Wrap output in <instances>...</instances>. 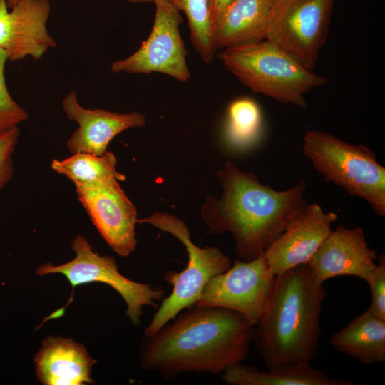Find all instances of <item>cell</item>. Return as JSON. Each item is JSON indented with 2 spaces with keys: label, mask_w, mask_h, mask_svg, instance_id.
Wrapping results in <instances>:
<instances>
[{
  "label": "cell",
  "mask_w": 385,
  "mask_h": 385,
  "mask_svg": "<svg viewBox=\"0 0 385 385\" xmlns=\"http://www.w3.org/2000/svg\"><path fill=\"white\" fill-rule=\"evenodd\" d=\"M182 312L153 335H144L139 357L145 370L163 379L188 372L219 374L247 356L255 326L243 315L200 304Z\"/></svg>",
  "instance_id": "cell-1"
},
{
  "label": "cell",
  "mask_w": 385,
  "mask_h": 385,
  "mask_svg": "<svg viewBox=\"0 0 385 385\" xmlns=\"http://www.w3.org/2000/svg\"><path fill=\"white\" fill-rule=\"evenodd\" d=\"M220 198L209 196L200 217L212 235L231 233L236 255L250 261L262 254L304 211V180L285 190L261 183L252 173L228 161L217 172Z\"/></svg>",
  "instance_id": "cell-2"
},
{
  "label": "cell",
  "mask_w": 385,
  "mask_h": 385,
  "mask_svg": "<svg viewBox=\"0 0 385 385\" xmlns=\"http://www.w3.org/2000/svg\"><path fill=\"white\" fill-rule=\"evenodd\" d=\"M327 293L307 265L275 276L267 305L255 325L256 349L267 369L311 362L321 334Z\"/></svg>",
  "instance_id": "cell-3"
},
{
  "label": "cell",
  "mask_w": 385,
  "mask_h": 385,
  "mask_svg": "<svg viewBox=\"0 0 385 385\" xmlns=\"http://www.w3.org/2000/svg\"><path fill=\"white\" fill-rule=\"evenodd\" d=\"M217 57L252 92L282 103L305 108L304 95L327 83L326 77L304 68L266 39L224 48Z\"/></svg>",
  "instance_id": "cell-4"
},
{
  "label": "cell",
  "mask_w": 385,
  "mask_h": 385,
  "mask_svg": "<svg viewBox=\"0 0 385 385\" xmlns=\"http://www.w3.org/2000/svg\"><path fill=\"white\" fill-rule=\"evenodd\" d=\"M302 151L326 181L366 200L379 216H385V168L364 145L344 142L332 134L309 130Z\"/></svg>",
  "instance_id": "cell-5"
},
{
  "label": "cell",
  "mask_w": 385,
  "mask_h": 385,
  "mask_svg": "<svg viewBox=\"0 0 385 385\" xmlns=\"http://www.w3.org/2000/svg\"><path fill=\"white\" fill-rule=\"evenodd\" d=\"M138 223H148L172 235L183 244L188 253V263L183 270L170 271L164 276L173 289L168 297L163 299L144 330V335L150 336L183 309L195 304L210 279L228 270L231 260L217 247H200L194 244L187 225L173 215L153 212L138 219Z\"/></svg>",
  "instance_id": "cell-6"
},
{
  "label": "cell",
  "mask_w": 385,
  "mask_h": 385,
  "mask_svg": "<svg viewBox=\"0 0 385 385\" xmlns=\"http://www.w3.org/2000/svg\"><path fill=\"white\" fill-rule=\"evenodd\" d=\"M71 247L76 253L72 260L60 265L43 264L36 270L37 275H64L72 288L71 297L65 306L51 314L41 325L49 319L61 317L73 301L75 287L86 283L102 282L119 293L126 304V315L135 326L140 324L143 307L155 308L157 302L165 297V292L161 287L139 283L122 275L118 272L115 259L98 255L81 235L76 237Z\"/></svg>",
  "instance_id": "cell-7"
},
{
  "label": "cell",
  "mask_w": 385,
  "mask_h": 385,
  "mask_svg": "<svg viewBox=\"0 0 385 385\" xmlns=\"http://www.w3.org/2000/svg\"><path fill=\"white\" fill-rule=\"evenodd\" d=\"M153 25L148 37L138 49L123 59L114 61L113 73L148 74L160 73L180 82L190 78L184 41L180 32L183 18L168 0H154Z\"/></svg>",
  "instance_id": "cell-8"
},
{
  "label": "cell",
  "mask_w": 385,
  "mask_h": 385,
  "mask_svg": "<svg viewBox=\"0 0 385 385\" xmlns=\"http://www.w3.org/2000/svg\"><path fill=\"white\" fill-rule=\"evenodd\" d=\"M274 278L263 253L250 261L235 260L228 270L210 279L195 304L233 310L255 326L267 305Z\"/></svg>",
  "instance_id": "cell-9"
},
{
  "label": "cell",
  "mask_w": 385,
  "mask_h": 385,
  "mask_svg": "<svg viewBox=\"0 0 385 385\" xmlns=\"http://www.w3.org/2000/svg\"><path fill=\"white\" fill-rule=\"evenodd\" d=\"M334 0H286L266 40L314 71L324 43Z\"/></svg>",
  "instance_id": "cell-10"
},
{
  "label": "cell",
  "mask_w": 385,
  "mask_h": 385,
  "mask_svg": "<svg viewBox=\"0 0 385 385\" xmlns=\"http://www.w3.org/2000/svg\"><path fill=\"white\" fill-rule=\"evenodd\" d=\"M75 188L79 202L108 246L120 257L135 251L137 210L118 180Z\"/></svg>",
  "instance_id": "cell-11"
},
{
  "label": "cell",
  "mask_w": 385,
  "mask_h": 385,
  "mask_svg": "<svg viewBox=\"0 0 385 385\" xmlns=\"http://www.w3.org/2000/svg\"><path fill=\"white\" fill-rule=\"evenodd\" d=\"M51 10L48 0H19L10 9L0 0V48L7 61L38 60L56 46L46 27Z\"/></svg>",
  "instance_id": "cell-12"
},
{
  "label": "cell",
  "mask_w": 385,
  "mask_h": 385,
  "mask_svg": "<svg viewBox=\"0 0 385 385\" xmlns=\"http://www.w3.org/2000/svg\"><path fill=\"white\" fill-rule=\"evenodd\" d=\"M361 227L338 226L332 230L307 263L314 279L322 284L338 276H354L368 282L377 265Z\"/></svg>",
  "instance_id": "cell-13"
},
{
  "label": "cell",
  "mask_w": 385,
  "mask_h": 385,
  "mask_svg": "<svg viewBox=\"0 0 385 385\" xmlns=\"http://www.w3.org/2000/svg\"><path fill=\"white\" fill-rule=\"evenodd\" d=\"M62 107L68 120L78 124L67 141L71 154L101 155L116 135L128 129L146 125L145 115L138 112L118 113L84 108L79 103L76 91H71L63 98Z\"/></svg>",
  "instance_id": "cell-14"
},
{
  "label": "cell",
  "mask_w": 385,
  "mask_h": 385,
  "mask_svg": "<svg viewBox=\"0 0 385 385\" xmlns=\"http://www.w3.org/2000/svg\"><path fill=\"white\" fill-rule=\"evenodd\" d=\"M337 219L312 203L263 252L276 276L292 267L305 265L332 231Z\"/></svg>",
  "instance_id": "cell-15"
},
{
  "label": "cell",
  "mask_w": 385,
  "mask_h": 385,
  "mask_svg": "<svg viewBox=\"0 0 385 385\" xmlns=\"http://www.w3.org/2000/svg\"><path fill=\"white\" fill-rule=\"evenodd\" d=\"M286 0H232L213 28L216 51L262 41Z\"/></svg>",
  "instance_id": "cell-16"
},
{
  "label": "cell",
  "mask_w": 385,
  "mask_h": 385,
  "mask_svg": "<svg viewBox=\"0 0 385 385\" xmlns=\"http://www.w3.org/2000/svg\"><path fill=\"white\" fill-rule=\"evenodd\" d=\"M37 378L46 385L93 383L91 374L96 360L72 339L47 337L34 359Z\"/></svg>",
  "instance_id": "cell-17"
},
{
  "label": "cell",
  "mask_w": 385,
  "mask_h": 385,
  "mask_svg": "<svg viewBox=\"0 0 385 385\" xmlns=\"http://www.w3.org/2000/svg\"><path fill=\"white\" fill-rule=\"evenodd\" d=\"M338 351L369 365L385 361V320L369 309L355 317L331 338Z\"/></svg>",
  "instance_id": "cell-18"
},
{
  "label": "cell",
  "mask_w": 385,
  "mask_h": 385,
  "mask_svg": "<svg viewBox=\"0 0 385 385\" xmlns=\"http://www.w3.org/2000/svg\"><path fill=\"white\" fill-rule=\"evenodd\" d=\"M222 380L232 385H356L348 381L329 377L310 362L282 366L267 371L243 364H234L225 369Z\"/></svg>",
  "instance_id": "cell-19"
},
{
  "label": "cell",
  "mask_w": 385,
  "mask_h": 385,
  "mask_svg": "<svg viewBox=\"0 0 385 385\" xmlns=\"http://www.w3.org/2000/svg\"><path fill=\"white\" fill-rule=\"evenodd\" d=\"M116 164L115 155L106 150L101 155L76 153L62 160L53 159L51 167L75 187H91L112 179L125 181V175L117 170Z\"/></svg>",
  "instance_id": "cell-20"
},
{
  "label": "cell",
  "mask_w": 385,
  "mask_h": 385,
  "mask_svg": "<svg viewBox=\"0 0 385 385\" xmlns=\"http://www.w3.org/2000/svg\"><path fill=\"white\" fill-rule=\"evenodd\" d=\"M187 17L192 44L202 61L210 63L217 51L214 44L207 0H168Z\"/></svg>",
  "instance_id": "cell-21"
},
{
  "label": "cell",
  "mask_w": 385,
  "mask_h": 385,
  "mask_svg": "<svg viewBox=\"0 0 385 385\" xmlns=\"http://www.w3.org/2000/svg\"><path fill=\"white\" fill-rule=\"evenodd\" d=\"M261 125V111L252 99L240 98L230 105L225 133L232 145L242 147L250 144L258 135Z\"/></svg>",
  "instance_id": "cell-22"
},
{
  "label": "cell",
  "mask_w": 385,
  "mask_h": 385,
  "mask_svg": "<svg viewBox=\"0 0 385 385\" xmlns=\"http://www.w3.org/2000/svg\"><path fill=\"white\" fill-rule=\"evenodd\" d=\"M6 52L0 48V134L5 133L29 118L27 111L11 96L5 80Z\"/></svg>",
  "instance_id": "cell-23"
},
{
  "label": "cell",
  "mask_w": 385,
  "mask_h": 385,
  "mask_svg": "<svg viewBox=\"0 0 385 385\" xmlns=\"http://www.w3.org/2000/svg\"><path fill=\"white\" fill-rule=\"evenodd\" d=\"M371 291V303L369 310L374 315L385 320V256L380 255L377 265L367 282Z\"/></svg>",
  "instance_id": "cell-24"
},
{
  "label": "cell",
  "mask_w": 385,
  "mask_h": 385,
  "mask_svg": "<svg viewBox=\"0 0 385 385\" xmlns=\"http://www.w3.org/2000/svg\"><path fill=\"white\" fill-rule=\"evenodd\" d=\"M19 135V127L0 134V192L12 178L14 170L12 155Z\"/></svg>",
  "instance_id": "cell-25"
},
{
  "label": "cell",
  "mask_w": 385,
  "mask_h": 385,
  "mask_svg": "<svg viewBox=\"0 0 385 385\" xmlns=\"http://www.w3.org/2000/svg\"><path fill=\"white\" fill-rule=\"evenodd\" d=\"M232 1V0H207L212 31L215 23Z\"/></svg>",
  "instance_id": "cell-26"
},
{
  "label": "cell",
  "mask_w": 385,
  "mask_h": 385,
  "mask_svg": "<svg viewBox=\"0 0 385 385\" xmlns=\"http://www.w3.org/2000/svg\"><path fill=\"white\" fill-rule=\"evenodd\" d=\"M127 1L132 4H145V3H153L154 0H126Z\"/></svg>",
  "instance_id": "cell-27"
},
{
  "label": "cell",
  "mask_w": 385,
  "mask_h": 385,
  "mask_svg": "<svg viewBox=\"0 0 385 385\" xmlns=\"http://www.w3.org/2000/svg\"><path fill=\"white\" fill-rule=\"evenodd\" d=\"M19 0H6L8 8L10 9L16 5Z\"/></svg>",
  "instance_id": "cell-28"
}]
</instances>
